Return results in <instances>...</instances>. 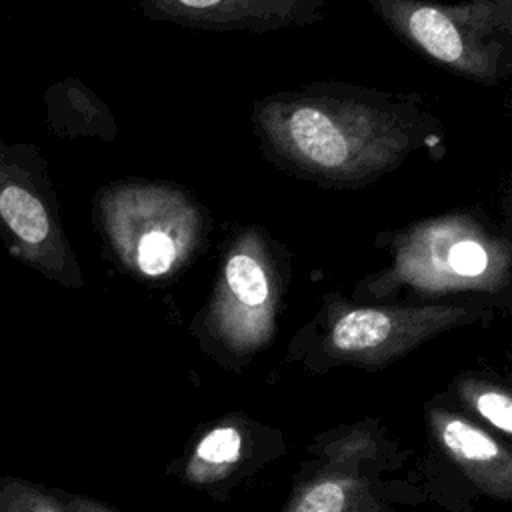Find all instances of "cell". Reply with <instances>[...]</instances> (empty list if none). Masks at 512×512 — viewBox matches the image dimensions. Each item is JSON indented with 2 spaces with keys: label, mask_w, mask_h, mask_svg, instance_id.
I'll use <instances>...</instances> for the list:
<instances>
[{
  "label": "cell",
  "mask_w": 512,
  "mask_h": 512,
  "mask_svg": "<svg viewBox=\"0 0 512 512\" xmlns=\"http://www.w3.org/2000/svg\"><path fill=\"white\" fill-rule=\"evenodd\" d=\"M364 480L352 464H330L292 492L284 512H356Z\"/></svg>",
  "instance_id": "12"
},
{
  "label": "cell",
  "mask_w": 512,
  "mask_h": 512,
  "mask_svg": "<svg viewBox=\"0 0 512 512\" xmlns=\"http://www.w3.org/2000/svg\"><path fill=\"white\" fill-rule=\"evenodd\" d=\"M510 300L512 294L430 304H360L342 294H326L292 346L320 368L350 364L376 370L446 330L492 320L510 308Z\"/></svg>",
  "instance_id": "4"
},
{
  "label": "cell",
  "mask_w": 512,
  "mask_h": 512,
  "mask_svg": "<svg viewBox=\"0 0 512 512\" xmlns=\"http://www.w3.org/2000/svg\"><path fill=\"white\" fill-rule=\"evenodd\" d=\"M260 154L320 188L358 190L426 152L444 156V128L422 94L340 80L284 88L252 104Z\"/></svg>",
  "instance_id": "1"
},
{
  "label": "cell",
  "mask_w": 512,
  "mask_h": 512,
  "mask_svg": "<svg viewBox=\"0 0 512 512\" xmlns=\"http://www.w3.org/2000/svg\"><path fill=\"white\" fill-rule=\"evenodd\" d=\"M290 278L292 254L280 238L262 224H232L192 332L212 354L248 362L274 340Z\"/></svg>",
  "instance_id": "5"
},
{
  "label": "cell",
  "mask_w": 512,
  "mask_h": 512,
  "mask_svg": "<svg viewBox=\"0 0 512 512\" xmlns=\"http://www.w3.org/2000/svg\"><path fill=\"white\" fill-rule=\"evenodd\" d=\"M0 242L16 262L44 278L72 290L84 286L46 156L36 144L8 142L2 136Z\"/></svg>",
  "instance_id": "7"
},
{
  "label": "cell",
  "mask_w": 512,
  "mask_h": 512,
  "mask_svg": "<svg viewBox=\"0 0 512 512\" xmlns=\"http://www.w3.org/2000/svg\"><path fill=\"white\" fill-rule=\"evenodd\" d=\"M46 126L60 138H96L112 142L118 124L108 104L82 80L64 78L44 92Z\"/></svg>",
  "instance_id": "11"
},
{
  "label": "cell",
  "mask_w": 512,
  "mask_h": 512,
  "mask_svg": "<svg viewBox=\"0 0 512 512\" xmlns=\"http://www.w3.org/2000/svg\"><path fill=\"white\" fill-rule=\"evenodd\" d=\"M414 54L480 86L512 74V0H364Z\"/></svg>",
  "instance_id": "6"
},
{
  "label": "cell",
  "mask_w": 512,
  "mask_h": 512,
  "mask_svg": "<svg viewBox=\"0 0 512 512\" xmlns=\"http://www.w3.org/2000/svg\"><path fill=\"white\" fill-rule=\"evenodd\" d=\"M92 224L106 258L126 276L162 286L208 248L212 216L182 184L128 176L100 186Z\"/></svg>",
  "instance_id": "3"
},
{
  "label": "cell",
  "mask_w": 512,
  "mask_h": 512,
  "mask_svg": "<svg viewBox=\"0 0 512 512\" xmlns=\"http://www.w3.org/2000/svg\"><path fill=\"white\" fill-rule=\"evenodd\" d=\"M60 494H62V500H64L68 512H120L118 508H114L98 498H92V496L66 494V492H60Z\"/></svg>",
  "instance_id": "15"
},
{
  "label": "cell",
  "mask_w": 512,
  "mask_h": 512,
  "mask_svg": "<svg viewBox=\"0 0 512 512\" xmlns=\"http://www.w3.org/2000/svg\"><path fill=\"white\" fill-rule=\"evenodd\" d=\"M374 246L388 264L352 290L360 304H430L512 294V238L480 206H460L380 230Z\"/></svg>",
  "instance_id": "2"
},
{
  "label": "cell",
  "mask_w": 512,
  "mask_h": 512,
  "mask_svg": "<svg viewBox=\"0 0 512 512\" xmlns=\"http://www.w3.org/2000/svg\"><path fill=\"white\" fill-rule=\"evenodd\" d=\"M138 8L154 22L252 34L314 26L328 16L326 0H138Z\"/></svg>",
  "instance_id": "8"
},
{
  "label": "cell",
  "mask_w": 512,
  "mask_h": 512,
  "mask_svg": "<svg viewBox=\"0 0 512 512\" xmlns=\"http://www.w3.org/2000/svg\"><path fill=\"white\" fill-rule=\"evenodd\" d=\"M426 424L430 438L444 456L490 498H512V454L484 426L462 412L428 404Z\"/></svg>",
  "instance_id": "9"
},
{
  "label": "cell",
  "mask_w": 512,
  "mask_h": 512,
  "mask_svg": "<svg viewBox=\"0 0 512 512\" xmlns=\"http://www.w3.org/2000/svg\"><path fill=\"white\" fill-rule=\"evenodd\" d=\"M244 414H228L204 428L178 462L180 482L210 488L234 478L254 460L256 430Z\"/></svg>",
  "instance_id": "10"
},
{
  "label": "cell",
  "mask_w": 512,
  "mask_h": 512,
  "mask_svg": "<svg viewBox=\"0 0 512 512\" xmlns=\"http://www.w3.org/2000/svg\"><path fill=\"white\" fill-rule=\"evenodd\" d=\"M0 512H68L60 490L28 478L0 476Z\"/></svg>",
  "instance_id": "14"
},
{
  "label": "cell",
  "mask_w": 512,
  "mask_h": 512,
  "mask_svg": "<svg viewBox=\"0 0 512 512\" xmlns=\"http://www.w3.org/2000/svg\"><path fill=\"white\" fill-rule=\"evenodd\" d=\"M454 394L468 414L510 438L512 396L504 384L478 372H466L454 382Z\"/></svg>",
  "instance_id": "13"
}]
</instances>
